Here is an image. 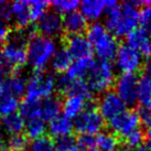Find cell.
Masks as SVG:
<instances>
[{
    "label": "cell",
    "mask_w": 151,
    "mask_h": 151,
    "mask_svg": "<svg viewBox=\"0 0 151 151\" xmlns=\"http://www.w3.org/2000/svg\"><path fill=\"white\" fill-rule=\"evenodd\" d=\"M105 28L114 37L122 38L137 29L139 10L132 1L117 4L113 0L105 1Z\"/></svg>",
    "instance_id": "1"
},
{
    "label": "cell",
    "mask_w": 151,
    "mask_h": 151,
    "mask_svg": "<svg viewBox=\"0 0 151 151\" xmlns=\"http://www.w3.org/2000/svg\"><path fill=\"white\" fill-rule=\"evenodd\" d=\"M87 40L93 47V51L101 60L110 61L116 58L118 51V41L113 34L105 28V25L94 22L87 27Z\"/></svg>",
    "instance_id": "2"
},
{
    "label": "cell",
    "mask_w": 151,
    "mask_h": 151,
    "mask_svg": "<svg viewBox=\"0 0 151 151\" xmlns=\"http://www.w3.org/2000/svg\"><path fill=\"white\" fill-rule=\"evenodd\" d=\"M84 80L92 93L101 94L108 92L115 83V71L109 61H94Z\"/></svg>",
    "instance_id": "3"
},
{
    "label": "cell",
    "mask_w": 151,
    "mask_h": 151,
    "mask_svg": "<svg viewBox=\"0 0 151 151\" xmlns=\"http://www.w3.org/2000/svg\"><path fill=\"white\" fill-rule=\"evenodd\" d=\"M55 51V43L52 39L40 35L39 33L34 34L28 43V62L34 71L44 70L47 62L53 58Z\"/></svg>",
    "instance_id": "4"
},
{
    "label": "cell",
    "mask_w": 151,
    "mask_h": 151,
    "mask_svg": "<svg viewBox=\"0 0 151 151\" xmlns=\"http://www.w3.org/2000/svg\"><path fill=\"white\" fill-rule=\"evenodd\" d=\"M105 125V120L99 114L97 106L92 101H87L84 110L75 118L73 127L80 134H92L101 132Z\"/></svg>",
    "instance_id": "5"
},
{
    "label": "cell",
    "mask_w": 151,
    "mask_h": 151,
    "mask_svg": "<svg viewBox=\"0 0 151 151\" xmlns=\"http://www.w3.org/2000/svg\"><path fill=\"white\" fill-rule=\"evenodd\" d=\"M55 88L54 75L45 70L34 71L27 84V99L38 101L50 97Z\"/></svg>",
    "instance_id": "6"
},
{
    "label": "cell",
    "mask_w": 151,
    "mask_h": 151,
    "mask_svg": "<svg viewBox=\"0 0 151 151\" xmlns=\"http://www.w3.org/2000/svg\"><path fill=\"white\" fill-rule=\"evenodd\" d=\"M139 76L137 73H122L115 80V93L126 105L137 104V87Z\"/></svg>",
    "instance_id": "7"
},
{
    "label": "cell",
    "mask_w": 151,
    "mask_h": 151,
    "mask_svg": "<svg viewBox=\"0 0 151 151\" xmlns=\"http://www.w3.org/2000/svg\"><path fill=\"white\" fill-rule=\"evenodd\" d=\"M116 65L122 73H137L142 66V56L132 47L122 44L118 47Z\"/></svg>",
    "instance_id": "8"
},
{
    "label": "cell",
    "mask_w": 151,
    "mask_h": 151,
    "mask_svg": "<svg viewBox=\"0 0 151 151\" xmlns=\"http://www.w3.org/2000/svg\"><path fill=\"white\" fill-rule=\"evenodd\" d=\"M98 111L104 118V120H111L118 115L126 110V104L119 98L115 92L104 93L98 101Z\"/></svg>",
    "instance_id": "9"
},
{
    "label": "cell",
    "mask_w": 151,
    "mask_h": 151,
    "mask_svg": "<svg viewBox=\"0 0 151 151\" xmlns=\"http://www.w3.org/2000/svg\"><path fill=\"white\" fill-rule=\"evenodd\" d=\"M140 118L137 111L134 110H125L109 122V127L113 134L124 138L131 131L138 129L140 124Z\"/></svg>",
    "instance_id": "10"
},
{
    "label": "cell",
    "mask_w": 151,
    "mask_h": 151,
    "mask_svg": "<svg viewBox=\"0 0 151 151\" xmlns=\"http://www.w3.org/2000/svg\"><path fill=\"white\" fill-rule=\"evenodd\" d=\"M35 30L40 35L46 38L59 37L63 33V21L56 11H46L37 22Z\"/></svg>",
    "instance_id": "11"
},
{
    "label": "cell",
    "mask_w": 151,
    "mask_h": 151,
    "mask_svg": "<svg viewBox=\"0 0 151 151\" xmlns=\"http://www.w3.org/2000/svg\"><path fill=\"white\" fill-rule=\"evenodd\" d=\"M64 47L71 54L73 59L80 60L92 58L93 47L86 37L83 34L76 35H64Z\"/></svg>",
    "instance_id": "12"
},
{
    "label": "cell",
    "mask_w": 151,
    "mask_h": 151,
    "mask_svg": "<svg viewBox=\"0 0 151 151\" xmlns=\"http://www.w3.org/2000/svg\"><path fill=\"white\" fill-rule=\"evenodd\" d=\"M127 45L132 47L141 56L151 58V35L141 28H137L126 37Z\"/></svg>",
    "instance_id": "13"
},
{
    "label": "cell",
    "mask_w": 151,
    "mask_h": 151,
    "mask_svg": "<svg viewBox=\"0 0 151 151\" xmlns=\"http://www.w3.org/2000/svg\"><path fill=\"white\" fill-rule=\"evenodd\" d=\"M63 21V31L65 35H76L82 34L87 30V21L84 16L78 11L66 13L62 18Z\"/></svg>",
    "instance_id": "14"
},
{
    "label": "cell",
    "mask_w": 151,
    "mask_h": 151,
    "mask_svg": "<svg viewBox=\"0 0 151 151\" xmlns=\"http://www.w3.org/2000/svg\"><path fill=\"white\" fill-rule=\"evenodd\" d=\"M62 109V101L59 96H50L40 99V119L51 122L59 116Z\"/></svg>",
    "instance_id": "15"
},
{
    "label": "cell",
    "mask_w": 151,
    "mask_h": 151,
    "mask_svg": "<svg viewBox=\"0 0 151 151\" xmlns=\"http://www.w3.org/2000/svg\"><path fill=\"white\" fill-rule=\"evenodd\" d=\"M11 16L14 20V28L22 29L25 28L31 21L30 18V7L28 1H14L10 4Z\"/></svg>",
    "instance_id": "16"
},
{
    "label": "cell",
    "mask_w": 151,
    "mask_h": 151,
    "mask_svg": "<svg viewBox=\"0 0 151 151\" xmlns=\"http://www.w3.org/2000/svg\"><path fill=\"white\" fill-rule=\"evenodd\" d=\"M73 128L74 127L71 119L65 117L64 115H61V116L59 115L58 117L50 122V126H49L50 137H54L55 139H58L71 136Z\"/></svg>",
    "instance_id": "17"
},
{
    "label": "cell",
    "mask_w": 151,
    "mask_h": 151,
    "mask_svg": "<svg viewBox=\"0 0 151 151\" xmlns=\"http://www.w3.org/2000/svg\"><path fill=\"white\" fill-rule=\"evenodd\" d=\"M81 13L86 20L96 21L105 12V1L101 0H84L80 4Z\"/></svg>",
    "instance_id": "18"
},
{
    "label": "cell",
    "mask_w": 151,
    "mask_h": 151,
    "mask_svg": "<svg viewBox=\"0 0 151 151\" xmlns=\"http://www.w3.org/2000/svg\"><path fill=\"white\" fill-rule=\"evenodd\" d=\"M25 92V81L19 73L11 74V76L4 82V95H9L14 98L22 97Z\"/></svg>",
    "instance_id": "19"
},
{
    "label": "cell",
    "mask_w": 151,
    "mask_h": 151,
    "mask_svg": "<svg viewBox=\"0 0 151 151\" xmlns=\"http://www.w3.org/2000/svg\"><path fill=\"white\" fill-rule=\"evenodd\" d=\"M86 103H87V101L84 99L83 97L68 96L66 99H65L64 104L62 105L64 116L67 117L68 119L76 118L83 110H84L85 106H86Z\"/></svg>",
    "instance_id": "20"
},
{
    "label": "cell",
    "mask_w": 151,
    "mask_h": 151,
    "mask_svg": "<svg viewBox=\"0 0 151 151\" xmlns=\"http://www.w3.org/2000/svg\"><path fill=\"white\" fill-rule=\"evenodd\" d=\"M94 60L93 58L76 60L73 62L67 71V76L72 80H84L87 75L88 71L91 70Z\"/></svg>",
    "instance_id": "21"
},
{
    "label": "cell",
    "mask_w": 151,
    "mask_h": 151,
    "mask_svg": "<svg viewBox=\"0 0 151 151\" xmlns=\"http://www.w3.org/2000/svg\"><path fill=\"white\" fill-rule=\"evenodd\" d=\"M51 60H52V62H51L52 68L58 73H64V72L68 71L70 66L73 63V58L64 46L55 51L54 55Z\"/></svg>",
    "instance_id": "22"
},
{
    "label": "cell",
    "mask_w": 151,
    "mask_h": 151,
    "mask_svg": "<svg viewBox=\"0 0 151 151\" xmlns=\"http://www.w3.org/2000/svg\"><path fill=\"white\" fill-rule=\"evenodd\" d=\"M137 101L142 107H147L151 103V76L145 74L141 77H139L137 87Z\"/></svg>",
    "instance_id": "23"
},
{
    "label": "cell",
    "mask_w": 151,
    "mask_h": 151,
    "mask_svg": "<svg viewBox=\"0 0 151 151\" xmlns=\"http://www.w3.org/2000/svg\"><path fill=\"white\" fill-rule=\"evenodd\" d=\"M95 138L99 151H115L119 145V138L110 131L99 132Z\"/></svg>",
    "instance_id": "24"
},
{
    "label": "cell",
    "mask_w": 151,
    "mask_h": 151,
    "mask_svg": "<svg viewBox=\"0 0 151 151\" xmlns=\"http://www.w3.org/2000/svg\"><path fill=\"white\" fill-rule=\"evenodd\" d=\"M1 124L6 131L11 134H19L24 128V120L19 114L14 113L8 116H4L1 119Z\"/></svg>",
    "instance_id": "25"
},
{
    "label": "cell",
    "mask_w": 151,
    "mask_h": 151,
    "mask_svg": "<svg viewBox=\"0 0 151 151\" xmlns=\"http://www.w3.org/2000/svg\"><path fill=\"white\" fill-rule=\"evenodd\" d=\"M19 109H20L19 115L21 116L24 122L40 118V99L31 101V99L25 98L24 101H22L21 106H19Z\"/></svg>",
    "instance_id": "26"
},
{
    "label": "cell",
    "mask_w": 151,
    "mask_h": 151,
    "mask_svg": "<svg viewBox=\"0 0 151 151\" xmlns=\"http://www.w3.org/2000/svg\"><path fill=\"white\" fill-rule=\"evenodd\" d=\"M45 130V124L42 119H40V118L31 119V120H28L25 124V137L29 140L30 139L37 140L42 137Z\"/></svg>",
    "instance_id": "27"
},
{
    "label": "cell",
    "mask_w": 151,
    "mask_h": 151,
    "mask_svg": "<svg viewBox=\"0 0 151 151\" xmlns=\"http://www.w3.org/2000/svg\"><path fill=\"white\" fill-rule=\"evenodd\" d=\"M19 108L18 99L9 95H4L0 97V114L4 116H8L14 114Z\"/></svg>",
    "instance_id": "28"
},
{
    "label": "cell",
    "mask_w": 151,
    "mask_h": 151,
    "mask_svg": "<svg viewBox=\"0 0 151 151\" xmlns=\"http://www.w3.org/2000/svg\"><path fill=\"white\" fill-rule=\"evenodd\" d=\"M50 4L54 8V11L58 13H70L73 11H76V9L80 7V2L77 0H59L50 2Z\"/></svg>",
    "instance_id": "29"
},
{
    "label": "cell",
    "mask_w": 151,
    "mask_h": 151,
    "mask_svg": "<svg viewBox=\"0 0 151 151\" xmlns=\"http://www.w3.org/2000/svg\"><path fill=\"white\" fill-rule=\"evenodd\" d=\"M30 7V18L31 21H38L40 18L47 11L50 6L49 1H28Z\"/></svg>",
    "instance_id": "30"
},
{
    "label": "cell",
    "mask_w": 151,
    "mask_h": 151,
    "mask_svg": "<svg viewBox=\"0 0 151 151\" xmlns=\"http://www.w3.org/2000/svg\"><path fill=\"white\" fill-rule=\"evenodd\" d=\"M122 139H124L125 145L128 146L129 148H139L141 146V143L146 140V137H145L143 129L139 127L138 129L131 131L130 134L125 136Z\"/></svg>",
    "instance_id": "31"
},
{
    "label": "cell",
    "mask_w": 151,
    "mask_h": 151,
    "mask_svg": "<svg viewBox=\"0 0 151 151\" xmlns=\"http://www.w3.org/2000/svg\"><path fill=\"white\" fill-rule=\"evenodd\" d=\"M29 146V139L25 137V134H14L9 139L7 147L9 151H25Z\"/></svg>",
    "instance_id": "32"
},
{
    "label": "cell",
    "mask_w": 151,
    "mask_h": 151,
    "mask_svg": "<svg viewBox=\"0 0 151 151\" xmlns=\"http://www.w3.org/2000/svg\"><path fill=\"white\" fill-rule=\"evenodd\" d=\"M54 147L55 151H81L78 147L76 146L75 139L72 136L55 139Z\"/></svg>",
    "instance_id": "33"
},
{
    "label": "cell",
    "mask_w": 151,
    "mask_h": 151,
    "mask_svg": "<svg viewBox=\"0 0 151 151\" xmlns=\"http://www.w3.org/2000/svg\"><path fill=\"white\" fill-rule=\"evenodd\" d=\"M31 151H55L54 141L50 136L41 137L33 141L31 146Z\"/></svg>",
    "instance_id": "34"
},
{
    "label": "cell",
    "mask_w": 151,
    "mask_h": 151,
    "mask_svg": "<svg viewBox=\"0 0 151 151\" xmlns=\"http://www.w3.org/2000/svg\"><path fill=\"white\" fill-rule=\"evenodd\" d=\"M139 23L141 25V29L151 33V4L146 6L139 11Z\"/></svg>",
    "instance_id": "35"
},
{
    "label": "cell",
    "mask_w": 151,
    "mask_h": 151,
    "mask_svg": "<svg viewBox=\"0 0 151 151\" xmlns=\"http://www.w3.org/2000/svg\"><path fill=\"white\" fill-rule=\"evenodd\" d=\"M75 143L80 150L85 151L88 150V149L95 148V146H96V138L92 134H80L75 139Z\"/></svg>",
    "instance_id": "36"
},
{
    "label": "cell",
    "mask_w": 151,
    "mask_h": 151,
    "mask_svg": "<svg viewBox=\"0 0 151 151\" xmlns=\"http://www.w3.org/2000/svg\"><path fill=\"white\" fill-rule=\"evenodd\" d=\"M143 132H145V137L148 141L151 140V118L147 122L143 124Z\"/></svg>",
    "instance_id": "37"
},
{
    "label": "cell",
    "mask_w": 151,
    "mask_h": 151,
    "mask_svg": "<svg viewBox=\"0 0 151 151\" xmlns=\"http://www.w3.org/2000/svg\"><path fill=\"white\" fill-rule=\"evenodd\" d=\"M8 150V147H7V143H6V140H4V137L1 130H0V151H7Z\"/></svg>",
    "instance_id": "38"
},
{
    "label": "cell",
    "mask_w": 151,
    "mask_h": 151,
    "mask_svg": "<svg viewBox=\"0 0 151 151\" xmlns=\"http://www.w3.org/2000/svg\"><path fill=\"white\" fill-rule=\"evenodd\" d=\"M145 72H146V75L151 76V58L147 59V62L145 63Z\"/></svg>",
    "instance_id": "39"
},
{
    "label": "cell",
    "mask_w": 151,
    "mask_h": 151,
    "mask_svg": "<svg viewBox=\"0 0 151 151\" xmlns=\"http://www.w3.org/2000/svg\"><path fill=\"white\" fill-rule=\"evenodd\" d=\"M4 58H2V52H1V49H0V74L4 75Z\"/></svg>",
    "instance_id": "40"
},
{
    "label": "cell",
    "mask_w": 151,
    "mask_h": 151,
    "mask_svg": "<svg viewBox=\"0 0 151 151\" xmlns=\"http://www.w3.org/2000/svg\"><path fill=\"white\" fill-rule=\"evenodd\" d=\"M4 75H1L0 74V97L1 96H4Z\"/></svg>",
    "instance_id": "41"
},
{
    "label": "cell",
    "mask_w": 151,
    "mask_h": 151,
    "mask_svg": "<svg viewBox=\"0 0 151 151\" xmlns=\"http://www.w3.org/2000/svg\"><path fill=\"white\" fill-rule=\"evenodd\" d=\"M134 151H149V150H148L146 147H139V148H137Z\"/></svg>",
    "instance_id": "42"
},
{
    "label": "cell",
    "mask_w": 151,
    "mask_h": 151,
    "mask_svg": "<svg viewBox=\"0 0 151 151\" xmlns=\"http://www.w3.org/2000/svg\"><path fill=\"white\" fill-rule=\"evenodd\" d=\"M147 109H148V111H149V114L151 115V103L147 106Z\"/></svg>",
    "instance_id": "43"
},
{
    "label": "cell",
    "mask_w": 151,
    "mask_h": 151,
    "mask_svg": "<svg viewBox=\"0 0 151 151\" xmlns=\"http://www.w3.org/2000/svg\"><path fill=\"white\" fill-rule=\"evenodd\" d=\"M147 149L149 151H151V140H150V141H148V148H147Z\"/></svg>",
    "instance_id": "44"
},
{
    "label": "cell",
    "mask_w": 151,
    "mask_h": 151,
    "mask_svg": "<svg viewBox=\"0 0 151 151\" xmlns=\"http://www.w3.org/2000/svg\"><path fill=\"white\" fill-rule=\"evenodd\" d=\"M85 151H99L97 148H93V149H88V150H85Z\"/></svg>",
    "instance_id": "45"
},
{
    "label": "cell",
    "mask_w": 151,
    "mask_h": 151,
    "mask_svg": "<svg viewBox=\"0 0 151 151\" xmlns=\"http://www.w3.org/2000/svg\"><path fill=\"white\" fill-rule=\"evenodd\" d=\"M115 151H128L127 149H119V150H115Z\"/></svg>",
    "instance_id": "46"
}]
</instances>
